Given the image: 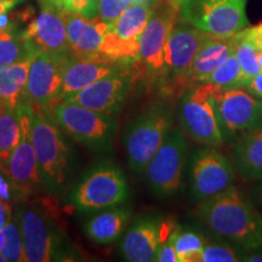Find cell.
I'll list each match as a JSON object with an SVG mask.
<instances>
[{"instance_id":"cell-38","label":"cell","mask_w":262,"mask_h":262,"mask_svg":"<svg viewBox=\"0 0 262 262\" xmlns=\"http://www.w3.org/2000/svg\"><path fill=\"white\" fill-rule=\"evenodd\" d=\"M12 192H14V188H12L11 183L0 175V199L9 202L12 196Z\"/></svg>"},{"instance_id":"cell-39","label":"cell","mask_w":262,"mask_h":262,"mask_svg":"<svg viewBox=\"0 0 262 262\" xmlns=\"http://www.w3.org/2000/svg\"><path fill=\"white\" fill-rule=\"evenodd\" d=\"M242 261L262 262V247L256 249V250L250 251V253L243 254V256H242Z\"/></svg>"},{"instance_id":"cell-20","label":"cell","mask_w":262,"mask_h":262,"mask_svg":"<svg viewBox=\"0 0 262 262\" xmlns=\"http://www.w3.org/2000/svg\"><path fill=\"white\" fill-rule=\"evenodd\" d=\"M122 67L124 66L107 63V62L81 60V58H77L73 55H71L63 72V81H62L60 94L61 102L64 98L72 96V95L86 88L88 85L93 84L94 81L106 77L107 74L112 73L118 68Z\"/></svg>"},{"instance_id":"cell-31","label":"cell","mask_w":262,"mask_h":262,"mask_svg":"<svg viewBox=\"0 0 262 262\" xmlns=\"http://www.w3.org/2000/svg\"><path fill=\"white\" fill-rule=\"evenodd\" d=\"M4 232V245L2 248V253L8 257L9 261L24 262L26 261L24 242H22L21 231H19L17 222L10 221L3 227Z\"/></svg>"},{"instance_id":"cell-22","label":"cell","mask_w":262,"mask_h":262,"mask_svg":"<svg viewBox=\"0 0 262 262\" xmlns=\"http://www.w3.org/2000/svg\"><path fill=\"white\" fill-rule=\"evenodd\" d=\"M237 35V34H235ZM235 35L233 37H219L209 35L196 55L192 68V83L196 85L210 79L216 68L225 62L229 55L235 50Z\"/></svg>"},{"instance_id":"cell-15","label":"cell","mask_w":262,"mask_h":262,"mask_svg":"<svg viewBox=\"0 0 262 262\" xmlns=\"http://www.w3.org/2000/svg\"><path fill=\"white\" fill-rule=\"evenodd\" d=\"M71 55L41 51L32 62L25 96L31 102L39 104L44 112L61 102L63 72Z\"/></svg>"},{"instance_id":"cell-29","label":"cell","mask_w":262,"mask_h":262,"mask_svg":"<svg viewBox=\"0 0 262 262\" xmlns=\"http://www.w3.org/2000/svg\"><path fill=\"white\" fill-rule=\"evenodd\" d=\"M219 90L232 89V88H244L245 80L241 64L235 54H231L225 62L216 68L208 80Z\"/></svg>"},{"instance_id":"cell-27","label":"cell","mask_w":262,"mask_h":262,"mask_svg":"<svg viewBox=\"0 0 262 262\" xmlns=\"http://www.w3.org/2000/svg\"><path fill=\"white\" fill-rule=\"evenodd\" d=\"M22 137L21 118L17 107L0 108V169L10 159Z\"/></svg>"},{"instance_id":"cell-37","label":"cell","mask_w":262,"mask_h":262,"mask_svg":"<svg viewBox=\"0 0 262 262\" xmlns=\"http://www.w3.org/2000/svg\"><path fill=\"white\" fill-rule=\"evenodd\" d=\"M245 89L250 94H253L254 96L262 100V71L255 75L253 79L245 85Z\"/></svg>"},{"instance_id":"cell-10","label":"cell","mask_w":262,"mask_h":262,"mask_svg":"<svg viewBox=\"0 0 262 262\" xmlns=\"http://www.w3.org/2000/svg\"><path fill=\"white\" fill-rule=\"evenodd\" d=\"M187 153L185 133L179 127H171L145 170L147 185L153 194L169 198L180 191Z\"/></svg>"},{"instance_id":"cell-50","label":"cell","mask_w":262,"mask_h":262,"mask_svg":"<svg viewBox=\"0 0 262 262\" xmlns=\"http://www.w3.org/2000/svg\"><path fill=\"white\" fill-rule=\"evenodd\" d=\"M261 25H262V24H261Z\"/></svg>"},{"instance_id":"cell-34","label":"cell","mask_w":262,"mask_h":262,"mask_svg":"<svg viewBox=\"0 0 262 262\" xmlns=\"http://www.w3.org/2000/svg\"><path fill=\"white\" fill-rule=\"evenodd\" d=\"M100 2L101 0H67L64 10H70L88 18H95L98 16Z\"/></svg>"},{"instance_id":"cell-9","label":"cell","mask_w":262,"mask_h":262,"mask_svg":"<svg viewBox=\"0 0 262 262\" xmlns=\"http://www.w3.org/2000/svg\"><path fill=\"white\" fill-rule=\"evenodd\" d=\"M247 0H182L180 18L209 34L233 37L248 26Z\"/></svg>"},{"instance_id":"cell-14","label":"cell","mask_w":262,"mask_h":262,"mask_svg":"<svg viewBox=\"0 0 262 262\" xmlns=\"http://www.w3.org/2000/svg\"><path fill=\"white\" fill-rule=\"evenodd\" d=\"M17 111L21 118L22 137L10 159L3 166L14 192L24 196L33 194L42 186L37 156L32 142V103L25 96L19 100Z\"/></svg>"},{"instance_id":"cell-33","label":"cell","mask_w":262,"mask_h":262,"mask_svg":"<svg viewBox=\"0 0 262 262\" xmlns=\"http://www.w3.org/2000/svg\"><path fill=\"white\" fill-rule=\"evenodd\" d=\"M131 4L133 0H101L98 16L107 24L112 25Z\"/></svg>"},{"instance_id":"cell-23","label":"cell","mask_w":262,"mask_h":262,"mask_svg":"<svg viewBox=\"0 0 262 262\" xmlns=\"http://www.w3.org/2000/svg\"><path fill=\"white\" fill-rule=\"evenodd\" d=\"M131 217L129 208L111 206L93 216L85 225V234L94 243L104 245L118 241Z\"/></svg>"},{"instance_id":"cell-47","label":"cell","mask_w":262,"mask_h":262,"mask_svg":"<svg viewBox=\"0 0 262 262\" xmlns=\"http://www.w3.org/2000/svg\"><path fill=\"white\" fill-rule=\"evenodd\" d=\"M145 2H149V0H133L134 4H139V3H145Z\"/></svg>"},{"instance_id":"cell-18","label":"cell","mask_w":262,"mask_h":262,"mask_svg":"<svg viewBox=\"0 0 262 262\" xmlns=\"http://www.w3.org/2000/svg\"><path fill=\"white\" fill-rule=\"evenodd\" d=\"M71 54L81 60H91L98 62H108L101 54L100 48L104 35L110 31L111 25L103 21L100 16L88 18L85 16L75 14L70 10L62 9Z\"/></svg>"},{"instance_id":"cell-4","label":"cell","mask_w":262,"mask_h":262,"mask_svg":"<svg viewBox=\"0 0 262 262\" xmlns=\"http://www.w3.org/2000/svg\"><path fill=\"white\" fill-rule=\"evenodd\" d=\"M209 33L180 21L173 26L165 47V77L162 89L169 96L181 97L192 86V68Z\"/></svg>"},{"instance_id":"cell-36","label":"cell","mask_w":262,"mask_h":262,"mask_svg":"<svg viewBox=\"0 0 262 262\" xmlns=\"http://www.w3.org/2000/svg\"><path fill=\"white\" fill-rule=\"evenodd\" d=\"M247 31L250 35L251 39H253L255 45H256L257 49V57H258V63L261 66L262 70V25H257L255 27H249Z\"/></svg>"},{"instance_id":"cell-11","label":"cell","mask_w":262,"mask_h":262,"mask_svg":"<svg viewBox=\"0 0 262 262\" xmlns=\"http://www.w3.org/2000/svg\"><path fill=\"white\" fill-rule=\"evenodd\" d=\"M180 10L170 0L156 3L148 25L140 37V68L149 80L162 84L165 77V47Z\"/></svg>"},{"instance_id":"cell-41","label":"cell","mask_w":262,"mask_h":262,"mask_svg":"<svg viewBox=\"0 0 262 262\" xmlns=\"http://www.w3.org/2000/svg\"><path fill=\"white\" fill-rule=\"evenodd\" d=\"M11 27H15V25L10 21L8 14H0V31Z\"/></svg>"},{"instance_id":"cell-21","label":"cell","mask_w":262,"mask_h":262,"mask_svg":"<svg viewBox=\"0 0 262 262\" xmlns=\"http://www.w3.org/2000/svg\"><path fill=\"white\" fill-rule=\"evenodd\" d=\"M232 162L245 181L262 180V125L234 140Z\"/></svg>"},{"instance_id":"cell-35","label":"cell","mask_w":262,"mask_h":262,"mask_svg":"<svg viewBox=\"0 0 262 262\" xmlns=\"http://www.w3.org/2000/svg\"><path fill=\"white\" fill-rule=\"evenodd\" d=\"M178 232H176V233H178ZM176 233L173 234L171 238H169L168 241H165L164 243L159 244L158 250H157V255H156V260L155 261H158V262H179L175 245H173V238H175Z\"/></svg>"},{"instance_id":"cell-49","label":"cell","mask_w":262,"mask_h":262,"mask_svg":"<svg viewBox=\"0 0 262 262\" xmlns=\"http://www.w3.org/2000/svg\"><path fill=\"white\" fill-rule=\"evenodd\" d=\"M0 104H2V102H0Z\"/></svg>"},{"instance_id":"cell-17","label":"cell","mask_w":262,"mask_h":262,"mask_svg":"<svg viewBox=\"0 0 262 262\" xmlns=\"http://www.w3.org/2000/svg\"><path fill=\"white\" fill-rule=\"evenodd\" d=\"M22 34L40 51L71 54L62 9L45 0H40V11L28 22Z\"/></svg>"},{"instance_id":"cell-44","label":"cell","mask_w":262,"mask_h":262,"mask_svg":"<svg viewBox=\"0 0 262 262\" xmlns=\"http://www.w3.org/2000/svg\"><path fill=\"white\" fill-rule=\"evenodd\" d=\"M3 245H4V232H3V228H0V250H2Z\"/></svg>"},{"instance_id":"cell-16","label":"cell","mask_w":262,"mask_h":262,"mask_svg":"<svg viewBox=\"0 0 262 262\" xmlns=\"http://www.w3.org/2000/svg\"><path fill=\"white\" fill-rule=\"evenodd\" d=\"M127 70L126 67L118 68L63 101L112 116L123 107L129 91L130 74Z\"/></svg>"},{"instance_id":"cell-32","label":"cell","mask_w":262,"mask_h":262,"mask_svg":"<svg viewBox=\"0 0 262 262\" xmlns=\"http://www.w3.org/2000/svg\"><path fill=\"white\" fill-rule=\"evenodd\" d=\"M242 256L243 255L238 253V249L228 242L212 243L203 249L202 262H237L242 261Z\"/></svg>"},{"instance_id":"cell-48","label":"cell","mask_w":262,"mask_h":262,"mask_svg":"<svg viewBox=\"0 0 262 262\" xmlns=\"http://www.w3.org/2000/svg\"><path fill=\"white\" fill-rule=\"evenodd\" d=\"M0 108H2V104H0Z\"/></svg>"},{"instance_id":"cell-1","label":"cell","mask_w":262,"mask_h":262,"mask_svg":"<svg viewBox=\"0 0 262 262\" xmlns=\"http://www.w3.org/2000/svg\"><path fill=\"white\" fill-rule=\"evenodd\" d=\"M194 214L212 233L242 253H250L262 247L261 212L234 186L199 202Z\"/></svg>"},{"instance_id":"cell-26","label":"cell","mask_w":262,"mask_h":262,"mask_svg":"<svg viewBox=\"0 0 262 262\" xmlns=\"http://www.w3.org/2000/svg\"><path fill=\"white\" fill-rule=\"evenodd\" d=\"M40 50L27 40L15 27L0 31V68L15 63L28 56H37Z\"/></svg>"},{"instance_id":"cell-24","label":"cell","mask_w":262,"mask_h":262,"mask_svg":"<svg viewBox=\"0 0 262 262\" xmlns=\"http://www.w3.org/2000/svg\"><path fill=\"white\" fill-rule=\"evenodd\" d=\"M37 56H28L0 68V102L2 106H17L24 97L31 64Z\"/></svg>"},{"instance_id":"cell-7","label":"cell","mask_w":262,"mask_h":262,"mask_svg":"<svg viewBox=\"0 0 262 262\" xmlns=\"http://www.w3.org/2000/svg\"><path fill=\"white\" fill-rule=\"evenodd\" d=\"M171 127L172 112L160 103L152 104L134 119L124 139L127 163L134 172H145Z\"/></svg>"},{"instance_id":"cell-19","label":"cell","mask_w":262,"mask_h":262,"mask_svg":"<svg viewBox=\"0 0 262 262\" xmlns=\"http://www.w3.org/2000/svg\"><path fill=\"white\" fill-rule=\"evenodd\" d=\"M160 243V220L143 216L133 222L120 244V254L125 261L149 262L156 260Z\"/></svg>"},{"instance_id":"cell-5","label":"cell","mask_w":262,"mask_h":262,"mask_svg":"<svg viewBox=\"0 0 262 262\" xmlns=\"http://www.w3.org/2000/svg\"><path fill=\"white\" fill-rule=\"evenodd\" d=\"M45 114L62 133L91 149H106L112 145L117 129L112 116L67 101L55 104Z\"/></svg>"},{"instance_id":"cell-25","label":"cell","mask_w":262,"mask_h":262,"mask_svg":"<svg viewBox=\"0 0 262 262\" xmlns=\"http://www.w3.org/2000/svg\"><path fill=\"white\" fill-rule=\"evenodd\" d=\"M156 3L153 0L130 5L111 25L110 32L116 37L129 42H140V37L148 25Z\"/></svg>"},{"instance_id":"cell-8","label":"cell","mask_w":262,"mask_h":262,"mask_svg":"<svg viewBox=\"0 0 262 262\" xmlns=\"http://www.w3.org/2000/svg\"><path fill=\"white\" fill-rule=\"evenodd\" d=\"M216 89L209 81L196 84L182 95L179 106L180 124L185 135L208 147H220L225 142L216 116Z\"/></svg>"},{"instance_id":"cell-30","label":"cell","mask_w":262,"mask_h":262,"mask_svg":"<svg viewBox=\"0 0 262 262\" xmlns=\"http://www.w3.org/2000/svg\"><path fill=\"white\" fill-rule=\"evenodd\" d=\"M176 254L180 262H201L203 249L205 247L204 239L201 234L193 231H181L173 238Z\"/></svg>"},{"instance_id":"cell-2","label":"cell","mask_w":262,"mask_h":262,"mask_svg":"<svg viewBox=\"0 0 262 262\" xmlns=\"http://www.w3.org/2000/svg\"><path fill=\"white\" fill-rule=\"evenodd\" d=\"M17 224L27 262L74 260L73 248L68 243L60 210L54 202L38 199L21 206Z\"/></svg>"},{"instance_id":"cell-6","label":"cell","mask_w":262,"mask_h":262,"mask_svg":"<svg viewBox=\"0 0 262 262\" xmlns=\"http://www.w3.org/2000/svg\"><path fill=\"white\" fill-rule=\"evenodd\" d=\"M129 198V185L112 163H100L85 172L71 194L72 205L80 212H97Z\"/></svg>"},{"instance_id":"cell-12","label":"cell","mask_w":262,"mask_h":262,"mask_svg":"<svg viewBox=\"0 0 262 262\" xmlns=\"http://www.w3.org/2000/svg\"><path fill=\"white\" fill-rule=\"evenodd\" d=\"M215 107L225 141L237 140L262 125V100L245 88L216 89Z\"/></svg>"},{"instance_id":"cell-3","label":"cell","mask_w":262,"mask_h":262,"mask_svg":"<svg viewBox=\"0 0 262 262\" xmlns=\"http://www.w3.org/2000/svg\"><path fill=\"white\" fill-rule=\"evenodd\" d=\"M32 103V142L37 156L44 189L56 194L64 187L71 172L72 152L62 130L37 103Z\"/></svg>"},{"instance_id":"cell-43","label":"cell","mask_w":262,"mask_h":262,"mask_svg":"<svg viewBox=\"0 0 262 262\" xmlns=\"http://www.w3.org/2000/svg\"><path fill=\"white\" fill-rule=\"evenodd\" d=\"M257 198H258V203H260V205L262 208V181L260 185L257 186Z\"/></svg>"},{"instance_id":"cell-45","label":"cell","mask_w":262,"mask_h":262,"mask_svg":"<svg viewBox=\"0 0 262 262\" xmlns=\"http://www.w3.org/2000/svg\"><path fill=\"white\" fill-rule=\"evenodd\" d=\"M6 261H9L8 257H6L5 255L2 253V250H0V262H6Z\"/></svg>"},{"instance_id":"cell-28","label":"cell","mask_w":262,"mask_h":262,"mask_svg":"<svg viewBox=\"0 0 262 262\" xmlns=\"http://www.w3.org/2000/svg\"><path fill=\"white\" fill-rule=\"evenodd\" d=\"M235 41L237 42H235L234 54L241 64L245 85H247L255 75L262 71L260 63H258L257 49L254 40L249 35L247 28H244L235 35Z\"/></svg>"},{"instance_id":"cell-46","label":"cell","mask_w":262,"mask_h":262,"mask_svg":"<svg viewBox=\"0 0 262 262\" xmlns=\"http://www.w3.org/2000/svg\"><path fill=\"white\" fill-rule=\"evenodd\" d=\"M170 2H171L175 6H178V8H180V4H181L182 0H170Z\"/></svg>"},{"instance_id":"cell-42","label":"cell","mask_w":262,"mask_h":262,"mask_svg":"<svg viewBox=\"0 0 262 262\" xmlns=\"http://www.w3.org/2000/svg\"><path fill=\"white\" fill-rule=\"evenodd\" d=\"M45 2H49V3H51V4L58 6V8L64 9L66 2H67V0H45Z\"/></svg>"},{"instance_id":"cell-40","label":"cell","mask_w":262,"mask_h":262,"mask_svg":"<svg viewBox=\"0 0 262 262\" xmlns=\"http://www.w3.org/2000/svg\"><path fill=\"white\" fill-rule=\"evenodd\" d=\"M24 0H0V14H8L12 8Z\"/></svg>"},{"instance_id":"cell-13","label":"cell","mask_w":262,"mask_h":262,"mask_svg":"<svg viewBox=\"0 0 262 262\" xmlns=\"http://www.w3.org/2000/svg\"><path fill=\"white\" fill-rule=\"evenodd\" d=\"M237 170L233 162L216 147L202 148L193 155L189 169L191 196L196 203L212 198L233 187Z\"/></svg>"}]
</instances>
